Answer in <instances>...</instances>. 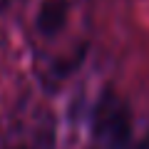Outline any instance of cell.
<instances>
[{
  "instance_id": "cell-1",
  "label": "cell",
  "mask_w": 149,
  "mask_h": 149,
  "mask_svg": "<svg viewBox=\"0 0 149 149\" xmlns=\"http://www.w3.org/2000/svg\"><path fill=\"white\" fill-rule=\"evenodd\" d=\"M92 132L102 149H132L129 109L117 95L104 92L92 114Z\"/></svg>"
},
{
  "instance_id": "cell-2",
  "label": "cell",
  "mask_w": 149,
  "mask_h": 149,
  "mask_svg": "<svg viewBox=\"0 0 149 149\" xmlns=\"http://www.w3.org/2000/svg\"><path fill=\"white\" fill-rule=\"evenodd\" d=\"M67 15H70V3L67 0H45L42 5H40V10H37L35 25L40 30V35L52 37L65 27Z\"/></svg>"
},
{
  "instance_id": "cell-3",
  "label": "cell",
  "mask_w": 149,
  "mask_h": 149,
  "mask_svg": "<svg viewBox=\"0 0 149 149\" xmlns=\"http://www.w3.org/2000/svg\"><path fill=\"white\" fill-rule=\"evenodd\" d=\"M132 149H149V132H147V134H144V137H142V139H139V142H137V144H132Z\"/></svg>"
}]
</instances>
